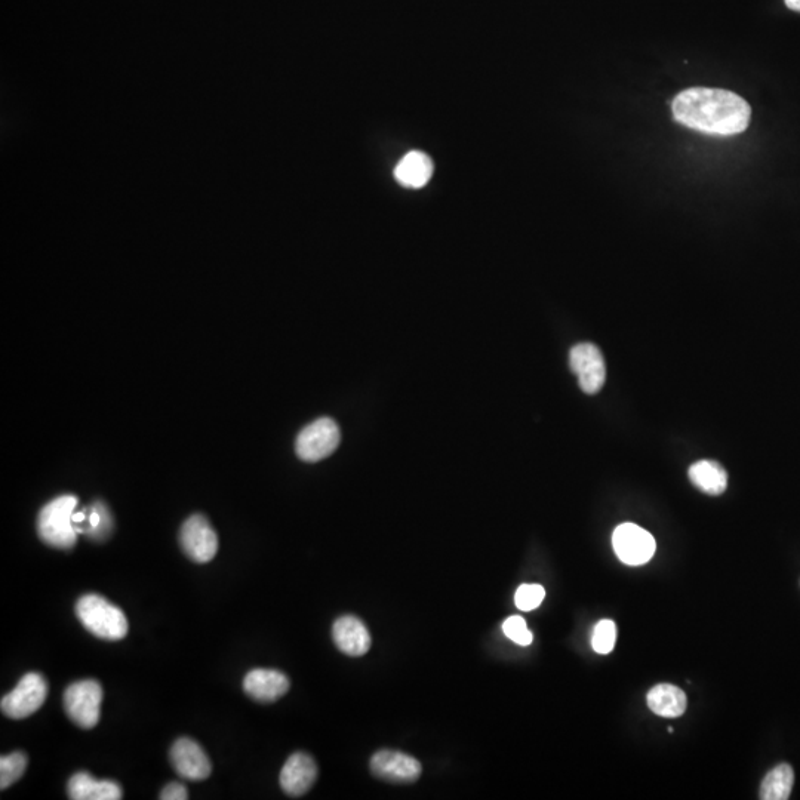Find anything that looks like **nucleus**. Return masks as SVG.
Returning a JSON list of instances; mask_svg holds the SVG:
<instances>
[{
  "label": "nucleus",
  "instance_id": "20e7f679",
  "mask_svg": "<svg viewBox=\"0 0 800 800\" xmlns=\"http://www.w3.org/2000/svg\"><path fill=\"white\" fill-rule=\"evenodd\" d=\"M103 688L97 680H80L72 683L64 692V709L75 725L92 729L101 716Z\"/></svg>",
  "mask_w": 800,
  "mask_h": 800
},
{
  "label": "nucleus",
  "instance_id": "393cba45",
  "mask_svg": "<svg viewBox=\"0 0 800 800\" xmlns=\"http://www.w3.org/2000/svg\"><path fill=\"white\" fill-rule=\"evenodd\" d=\"M159 798L162 800H186L189 799V795H187V789L184 784L171 783L162 790Z\"/></svg>",
  "mask_w": 800,
  "mask_h": 800
},
{
  "label": "nucleus",
  "instance_id": "0eeeda50",
  "mask_svg": "<svg viewBox=\"0 0 800 800\" xmlns=\"http://www.w3.org/2000/svg\"><path fill=\"white\" fill-rule=\"evenodd\" d=\"M569 366L577 375L581 390L587 395H596L606 381V366L599 347L592 343H580L569 352Z\"/></svg>",
  "mask_w": 800,
  "mask_h": 800
},
{
  "label": "nucleus",
  "instance_id": "f8f14e48",
  "mask_svg": "<svg viewBox=\"0 0 800 800\" xmlns=\"http://www.w3.org/2000/svg\"><path fill=\"white\" fill-rule=\"evenodd\" d=\"M318 778V766L312 756L295 753L286 760L280 772V787L292 798L306 795Z\"/></svg>",
  "mask_w": 800,
  "mask_h": 800
},
{
  "label": "nucleus",
  "instance_id": "a211bd4d",
  "mask_svg": "<svg viewBox=\"0 0 800 800\" xmlns=\"http://www.w3.org/2000/svg\"><path fill=\"white\" fill-rule=\"evenodd\" d=\"M648 707L655 715L661 718H679L686 712L688 707V700L686 694L682 689L669 683H661V685L654 686L648 692Z\"/></svg>",
  "mask_w": 800,
  "mask_h": 800
},
{
  "label": "nucleus",
  "instance_id": "39448f33",
  "mask_svg": "<svg viewBox=\"0 0 800 800\" xmlns=\"http://www.w3.org/2000/svg\"><path fill=\"white\" fill-rule=\"evenodd\" d=\"M341 442L338 424L332 418H319L301 430L295 440V452L306 463H318L328 458Z\"/></svg>",
  "mask_w": 800,
  "mask_h": 800
},
{
  "label": "nucleus",
  "instance_id": "dca6fc26",
  "mask_svg": "<svg viewBox=\"0 0 800 800\" xmlns=\"http://www.w3.org/2000/svg\"><path fill=\"white\" fill-rule=\"evenodd\" d=\"M435 165L426 153L412 150L399 160L395 168V178L408 189H421L432 178Z\"/></svg>",
  "mask_w": 800,
  "mask_h": 800
},
{
  "label": "nucleus",
  "instance_id": "f257e3e1",
  "mask_svg": "<svg viewBox=\"0 0 800 800\" xmlns=\"http://www.w3.org/2000/svg\"><path fill=\"white\" fill-rule=\"evenodd\" d=\"M673 118L704 134H741L749 126L752 109L746 100L726 89L689 88L673 100Z\"/></svg>",
  "mask_w": 800,
  "mask_h": 800
},
{
  "label": "nucleus",
  "instance_id": "5701e85b",
  "mask_svg": "<svg viewBox=\"0 0 800 800\" xmlns=\"http://www.w3.org/2000/svg\"><path fill=\"white\" fill-rule=\"evenodd\" d=\"M546 598V590L540 584H523L515 595L516 606L520 611H532L537 609Z\"/></svg>",
  "mask_w": 800,
  "mask_h": 800
},
{
  "label": "nucleus",
  "instance_id": "b1692460",
  "mask_svg": "<svg viewBox=\"0 0 800 800\" xmlns=\"http://www.w3.org/2000/svg\"><path fill=\"white\" fill-rule=\"evenodd\" d=\"M503 632L507 638L520 646L531 645L532 639H534L531 630L526 626V621L519 615H513V617H509L504 621Z\"/></svg>",
  "mask_w": 800,
  "mask_h": 800
},
{
  "label": "nucleus",
  "instance_id": "423d86ee",
  "mask_svg": "<svg viewBox=\"0 0 800 800\" xmlns=\"http://www.w3.org/2000/svg\"><path fill=\"white\" fill-rule=\"evenodd\" d=\"M48 695V683L39 673H27L14 691L2 698V713L8 718L20 720L38 712Z\"/></svg>",
  "mask_w": 800,
  "mask_h": 800
},
{
  "label": "nucleus",
  "instance_id": "f3484780",
  "mask_svg": "<svg viewBox=\"0 0 800 800\" xmlns=\"http://www.w3.org/2000/svg\"><path fill=\"white\" fill-rule=\"evenodd\" d=\"M73 525L78 534H85L94 541H104L113 529V519L106 504L95 501L88 509L75 512Z\"/></svg>",
  "mask_w": 800,
  "mask_h": 800
},
{
  "label": "nucleus",
  "instance_id": "aec40b11",
  "mask_svg": "<svg viewBox=\"0 0 800 800\" xmlns=\"http://www.w3.org/2000/svg\"><path fill=\"white\" fill-rule=\"evenodd\" d=\"M793 784H795V771L787 763H781L771 769L763 778L759 798L762 800H787L792 795Z\"/></svg>",
  "mask_w": 800,
  "mask_h": 800
},
{
  "label": "nucleus",
  "instance_id": "9d476101",
  "mask_svg": "<svg viewBox=\"0 0 800 800\" xmlns=\"http://www.w3.org/2000/svg\"><path fill=\"white\" fill-rule=\"evenodd\" d=\"M371 771L380 780L409 784L420 778L421 763L405 753L381 750L371 759Z\"/></svg>",
  "mask_w": 800,
  "mask_h": 800
},
{
  "label": "nucleus",
  "instance_id": "6e6552de",
  "mask_svg": "<svg viewBox=\"0 0 800 800\" xmlns=\"http://www.w3.org/2000/svg\"><path fill=\"white\" fill-rule=\"evenodd\" d=\"M612 546L618 559L630 566L645 565L657 549L654 537L635 523L618 526L612 535Z\"/></svg>",
  "mask_w": 800,
  "mask_h": 800
},
{
  "label": "nucleus",
  "instance_id": "7ed1b4c3",
  "mask_svg": "<svg viewBox=\"0 0 800 800\" xmlns=\"http://www.w3.org/2000/svg\"><path fill=\"white\" fill-rule=\"evenodd\" d=\"M76 615L95 638L122 640L128 635L129 624L125 612L101 596H82L76 603Z\"/></svg>",
  "mask_w": 800,
  "mask_h": 800
},
{
  "label": "nucleus",
  "instance_id": "9b49d317",
  "mask_svg": "<svg viewBox=\"0 0 800 800\" xmlns=\"http://www.w3.org/2000/svg\"><path fill=\"white\" fill-rule=\"evenodd\" d=\"M171 763L177 774L187 781L209 778L212 765L202 747L190 738H180L171 749Z\"/></svg>",
  "mask_w": 800,
  "mask_h": 800
},
{
  "label": "nucleus",
  "instance_id": "6ab92c4d",
  "mask_svg": "<svg viewBox=\"0 0 800 800\" xmlns=\"http://www.w3.org/2000/svg\"><path fill=\"white\" fill-rule=\"evenodd\" d=\"M688 476L695 488L713 497L722 495L728 486V473L716 461H697L689 467Z\"/></svg>",
  "mask_w": 800,
  "mask_h": 800
},
{
  "label": "nucleus",
  "instance_id": "2eb2a0df",
  "mask_svg": "<svg viewBox=\"0 0 800 800\" xmlns=\"http://www.w3.org/2000/svg\"><path fill=\"white\" fill-rule=\"evenodd\" d=\"M67 793L73 800H119L122 787L116 781L95 780L88 772H78L70 778Z\"/></svg>",
  "mask_w": 800,
  "mask_h": 800
},
{
  "label": "nucleus",
  "instance_id": "1a4fd4ad",
  "mask_svg": "<svg viewBox=\"0 0 800 800\" xmlns=\"http://www.w3.org/2000/svg\"><path fill=\"white\" fill-rule=\"evenodd\" d=\"M180 543L193 562L208 563L218 552V537L202 515L190 516L181 526Z\"/></svg>",
  "mask_w": 800,
  "mask_h": 800
},
{
  "label": "nucleus",
  "instance_id": "4be33fe9",
  "mask_svg": "<svg viewBox=\"0 0 800 800\" xmlns=\"http://www.w3.org/2000/svg\"><path fill=\"white\" fill-rule=\"evenodd\" d=\"M615 643H617V626L614 621H599L592 636V646L595 652L600 655L609 654L615 648Z\"/></svg>",
  "mask_w": 800,
  "mask_h": 800
},
{
  "label": "nucleus",
  "instance_id": "ddd939ff",
  "mask_svg": "<svg viewBox=\"0 0 800 800\" xmlns=\"http://www.w3.org/2000/svg\"><path fill=\"white\" fill-rule=\"evenodd\" d=\"M332 638L335 645L350 657L365 655L371 648V635L365 624L353 615L338 618L332 627Z\"/></svg>",
  "mask_w": 800,
  "mask_h": 800
},
{
  "label": "nucleus",
  "instance_id": "4468645a",
  "mask_svg": "<svg viewBox=\"0 0 800 800\" xmlns=\"http://www.w3.org/2000/svg\"><path fill=\"white\" fill-rule=\"evenodd\" d=\"M243 689L252 700L273 703L289 691V680L278 670H252L243 680Z\"/></svg>",
  "mask_w": 800,
  "mask_h": 800
},
{
  "label": "nucleus",
  "instance_id": "412c9836",
  "mask_svg": "<svg viewBox=\"0 0 800 800\" xmlns=\"http://www.w3.org/2000/svg\"><path fill=\"white\" fill-rule=\"evenodd\" d=\"M27 768V756L21 752L12 755L2 756L0 759V789H8L9 786L23 777Z\"/></svg>",
  "mask_w": 800,
  "mask_h": 800
},
{
  "label": "nucleus",
  "instance_id": "a878e982",
  "mask_svg": "<svg viewBox=\"0 0 800 800\" xmlns=\"http://www.w3.org/2000/svg\"><path fill=\"white\" fill-rule=\"evenodd\" d=\"M786 5L793 11L800 12V0H786Z\"/></svg>",
  "mask_w": 800,
  "mask_h": 800
},
{
  "label": "nucleus",
  "instance_id": "f03ea898",
  "mask_svg": "<svg viewBox=\"0 0 800 800\" xmlns=\"http://www.w3.org/2000/svg\"><path fill=\"white\" fill-rule=\"evenodd\" d=\"M76 507L78 498L75 495H61L46 504L38 516L40 540L54 549H73L78 541V531L73 525Z\"/></svg>",
  "mask_w": 800,
  "mask_h": 800
}]
</instances>
